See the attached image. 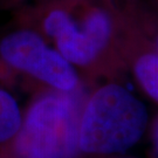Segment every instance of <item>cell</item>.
<instances>
[{
	"mask_svg": "<svg viewBox=\"0 0 158 158\" xmlns=\"http://www.w3.org/2000/svg\"><path fill=\"white\" fill-rule=\"evenodd\" d=\"M148 124L145 106L118 85L100 88L81 114L79 148L97 155L124 152L141 139Z\"/></svg>",
	"mask_w": 158,
	"mask_h": 158,
	"instance_id": "1",
	"label": "cell"
},
{
	"mask_svg": "<svg viewBox=\"0 0 158 158\" xmlns=\"http://www.w3.org/2000/svg\"><path fill=\"white\" fill-rule=\"evenodd\" d=\"M73 95L56 91L39 97L28 109L15 135L18 158H74L81 119Z\"/></svg>",
	"mask_w": 158,
	"mask_h": 158,
	"instance_id": "2",
	"label": "cell"
},
{
	"mask_svg": "<svg viewBox=\"0 0 158 158\" xmlns=\"http://www.w3.org/2000/svg\"><path fill=\"white\" fill-rule=\"evenodd\" d=\"M40 13L42 29L54 40L56 51L72 64L93 62L113 33L111 18L102 8H88L80 18L61 6L47 7Z\"/></svg>",
	"mask_w": 158,
	"mask_h": 158,
	"instance_id": "3",
	"label": "cell"
},
{
	"mask_svg": "<svg viewBox=\"0 0 158 158\" xmlns=\"http://www.w3.org/2000/svg\"><path fill=\"white\" fill-rule=\"evenodd\" d=\"M0 56L11 67L57 91L69 93L77 87L79 76L73 64L33 29L20 28L5 35L0 41Z\"/></svg>",
	"mask_w": 158,
	"mask_h": 158,
	"instance_id": "4",
	"label": "cell"
},
{
	"mask_svg": "<svg viewBox=\"0 0 158 158\" xmlns=\"http://www.w3.org/2000/svg\"><path fill=\"white\" fill-rule=\"evenodd\" d=\"M23 123L21 111L15 98L0 89V143L14 138Z\"/></svg>",
	"mask_w": 158,
	"mask_h": 158,
	"instance_id": "5",
	"label": "cell"
},
{
	"mask_svg": "<svg viewBox=\"0 0 158 158\" xmlns=\"http://www.w3.org/2000/svg\"><path fill=\"white\" fill-rule=\"evenodd\" d=\"M135 74L143 89L158 102V55L145 54L135 64Z\"/></svg>",
	"mask_w": 158,
	"mask_h": 158,
	"instance_id": "6",
	"label": "cell"
},
{
	"mask_svg": "<svg viewBox=\"0 0 158 158\" xmlns=\"http://www.w3.org/2000/svg\"><path fill=\"white\" fill-rule=\"evenodd\" d=\"M153 144H155V148H156V150H157L158 152V119L157 122L155 123V127H153Z\"/></svg>",
	"mask_w": 158,
	"mask_h": 158,
	"instance_id": "7",
	"label": "cell"
},
{
	"mask_svg": "<svg viewBox=\"0 0 158 158\" xmlns=\"http://www.w3.org/2000/svg\"><path fill=\"white\" fill-rule=\"evenodd\" d=\"M1 1H5V2H13V1H19V0H1Z\"/></svg>",
	"mask_w": 158,
	"mask_h": 158,
	"instance_id": "8",
	"label": "cell"
}]
</instances>
